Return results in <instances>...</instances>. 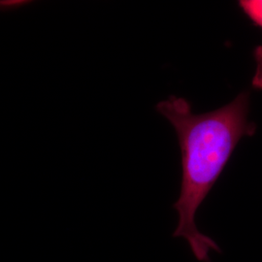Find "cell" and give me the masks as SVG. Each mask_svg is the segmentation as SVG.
<instances>
[{"mask_svg":"<svg viewBox=\"0 0 262 262\" xmlns=\"http://www.w3.org/2000/svg\"><path fill=\"white\" fill-rule=\"evenodd\" d=\"M251 94H238L230 103L204 114H194L183 97L170 96L157 105L158 112L174 126L182 151V183L173 208L178 213L174 238H183L197 261L211 262V251L221 253L215 241L199 231V207L221 177L235 148L253 136L256 124L249 120Z\"/></svg>","mask_w":262,"mask_h":262,"instance_id":"1","label":"cell"},{"mask_svg":"<svg viewBox=\"0 0 262 262\" xmlns=\"http://www.w3.org/2000/svg\"><path fill=\"white\" fill-rule=\"evenodd\" d=\"M238 5L253 25L262 29V0H241Z\"/></svg>","mask_w":262,"mask_h":262,"instance_id":"2","label":"cell"},{"mask_svg":"<svg viewBox=\"0 0 262 262\" xmlns=\"http://www.w3.org/2000/svg\"><path fill=\"white\" fill-rule=\"evenodd\" d=\"M253 57L255 61V71L252 84L254 89L262 90V45L254 49Z\"/></svg>","mask_w":262,"mask_h":262,"instance_id":"3","label":"cell"},{"mask_svg":"<svg viewBox=\"0 0 262 262\" xmlns=\"http://www.w3.org/2000/svg\"><path fill=\"white\" fill-rule=\"evenodd\" d=\"M29 3L25 0H0V10L16 9Z\"/></svg>","mask_w":262,"mask_h":262,"instance_id":"4","label":"cell"}]
</instances>
